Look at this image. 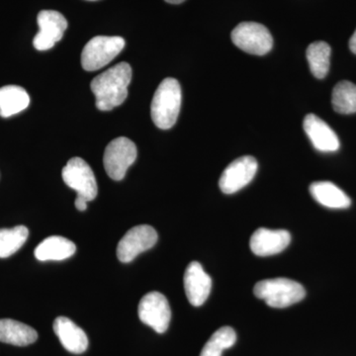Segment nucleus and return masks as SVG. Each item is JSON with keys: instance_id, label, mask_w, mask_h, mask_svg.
<instances>
[{"instance_id": "f257e3e1", "label": "nucleus", "mask_w": 356, "mask_h": 356, "mask_svg": "<svg viewBox=\"0 0 356 356\" xmlns=\"http://www.w3.org/2000/svg\"><path fill=\"white\" fill-rule=\"evenodd\" d=\"M132 81V67L122 62L105 70L91 81L96 107L102 111H111L120 106L128 96V86Z\"/></svg>"}, {"instance_id": "f03ea898", "label": "nucleus", "mask_w": 356, "mask_h": 356, "mask_svg": "<svg viewBox=\"0 0 356 356\" xmlns=\"http://www.w3.org/2000/svg\"><path fill=\"white\" fill-rule=\"evenodd\" d=\"M181 100V88L177 79H163L154 92L151 105L154 125L161 130L172 128L179 115Z\"/></svg>"}, {"instance_id": "7ed1b4c3", "label": "nucleus", "mask_w": 356, "mask_h": 356, "mask_svg": "<svg viewBox=\"0 0 356 356\" xmlns=\"http://www.w3.org/2000/svg\"><path fill=\"white\" fill-rule=\"evenodd\" d=\"M254 293L257 298L264 300L273 308H286L302 301L306 290L296 281L288 278H273L259 281L255 284Z\"/></svg>"}, {"instance_id": "20e7f679", "label": "nucleus", "mask_w": 356, "mask_h": 356, "mask_svg": "<svg viewBox=\"0 0 356 356\" xmlns=\"http://www.w3.org/2000/svg\"><path fill=\"white\" fill-rule=\"evenodd\" d=\"M125 48V40L118 36H96L84 46L81 65L95 72L109 64Z\"/></svg>"}, {"instance_id": "39448f33", "label": "nucleus", "mask_w": 356, "mask_h": 356, "mask_svg": "<svg viewBox=\"0 0 356 356\" xmlns=\"http://www.w3.org/2000/svg\"><path fill=\"white\" fill-rule=\"evenodd\" d=\"M137 159V147L128 138H117L110 142L103 156L105 172L111 179L120 181L125 177L128 168Z\"/></svg>"}, {"instance_id": "423d86ee", "label": "nucleus", "mask_w": 356, "mask_h": 356, "mask_svg": "<svg viewBox=\"0 0 356 356\" xmlns=\"http://www.w3.org/2000/svg\"><path fill=\"white\" fill-rule=\"evenodd\" d=\"M232 41L250 55L264 56L271 51L273 39L266 26L257 22H243L232 32Z\"/></svg>"}, {"instance_id": "0eeeda50", "label": "nucleus", "mask_w": 356, "mask_h": 356, "mask_svg": "<svg viewBox=\"0 0 356 356\" xmlns=\"http://www.w3.org/2000/svg\"><path fill=\"white\" fill-rule=\"evenodd\" d=\"M62 177L70 188L76 191L77 196L86 198L88 202L95 200L97 196V182L95 172L83 159H70L63 168Z\"/></svg>"}, {"instance_id": "6e6552de", "label": "nucleus", "mask_w": 356, "mask_h": 356, "mask_svg": "<svg viewBox=\"0 0 356 356\" xmlns=\"http://www.w3.org/2000/svg\"><path fill=\"white\" fill-rule=\"evenodd\" d=\"M138 314L140 320L158 334L166 332L172 318L168 299L165 295L156 291L147 293L140 299Z\"/></svg>"}, {"instance_id": "1a4fd4ad", "label": "nucleus", "mask_w": 356, "mask_h": 356, "mask_svg": "<svg viewBox=\"0 0 356 356\" xmlns=\"http://www.w3.org/2000/svg\"><path fill=\"white\" fill-rule=\"evenodd\" d=\"M158 242V233L149 225H140L129 229L117 247V257L123 264L133 261Z\"/></svg>"}, {"instance_id": "9d476101", "label": "nucleus", "mask_w": 356, "mask_h": 356, "mask_svg": "<svg viewBox=\"0 0 356 356\" xmlns=\"http://www.w3.org/2000/svg\"><path fill=\"white\" fill-rule=\"evenodd\" d=\"M257 161L254 156H245L235 159L227 166L219 180V186L225 194H234L247 186L257 172Z\"/></svg>"}, {"instance_id": "9b49d317", "label": "nucleus", "mask_w": 356, "mask_h": 356, "mask_svg": "<svg viewBox=\"0 0 356 356\" xmlns=\"http://www.w3.org/2000/svg\"><path fill=\"white\" fill-rule=\"evenodd\" d=\"M37 20L40 31L33 40V44L38 51L50 50L64 36L67 21L63 14L55 10H42Z\"/></svg>"}, {"instance_id": "f8f14e48", "label": "nucleus", "mask_w": 356, "mask_h": 356, "mask_svg": "<svg viewBox=\"0 0 356 356\" xmlns=\"http://www.w3.org/2000/svg\"><path fill=\"white\" fill-rule=\"evenodd\" d=\"M184 289L192 306H202L209 297L212 280L197 261H192L184 273Z\"/></svg>"}, {"instance_id": "ddd939ff", "label": "nucleus", "mask_w": 356, "mask_h": 356, "mask_svg": "<svg viewBox=\"0 0 356 356\" xmlns=\"http://www.w3.org/2000/svg\"><path fill=\"white\" fill-rule=\"evenodd\" d=\"M291 242V235L286 229L259 228L250 238V250L259 257H269L283 252Z\"/></svg>"}, {"instance_id": "4468645a", "label": "nucleus", "mask_w": 356, "mask_h": 356, "mask_svg": "<svg viewBox=\"0 0 356 356\" xmlns=\"http://www.w3.org/2000/svg\"><path fill=\"white\" fill-rule=\"evenodd\" d=\"M304 130L314 147L323 153H334L339 149V137L325 121L314 114L307 115L303 122Z\"/></svg>"}, {"instance_id": "2eb2a0df", "label": "nucleus", "mask_w": 356, "mask_h": 356, "mask_svg": "<svg viewBox=\"0 0 356 356\" xmlns=\"http://www.w3.org/2000/svg\"><path fill=\"white\" fill-rule=\"evenodd\" d=\"M54 332L65 350L81 355L88 348V339L83 329L67 317H58L54 322Z\"/></svg>"}, {"instance_id": "dca6fc26", "label": "nucleus", "mask_w": 356, "mask_h": 356, "mask_svg": "<svg viewBox=\"0 0 356 356\" xmlns=\"http://www.w3.org/2000/svg\"><path fill=\"white\" fill-rule=\"evenodd\" d=\"M76 250V245L72 241L64 236H51L35 248L34 254L40 261H58L72 257Z\"/></svg>"}, {"instance_id": "f3484780", "label": "nucleus", "mask_w": 356, "mask_h": 356, "mask_svg": "<svg viewBox=\"0 0 356 356\" xmlns=\"http://www.w3.org/2000/svg\"><path fill=\"white\" fill-rule=\"evenodd\" d=\"M38 339V332L30 325L11 318H0V341L16 346H27Z\"/></svg>"}, {"instance_id": "a211bd4d", "label": "nucleus", "mask_w": 356, "mask_h": 356, "mask_svg": "<svg viewBox=\"0 0 356 356\" xmlns=\"http://www.w3.org/2000/svg\"><path fill=\"white\" fill-rule=\"evenodd\" d=\"M310 193L318 203L331 209H346L351 204L350 198L332 182H313Z\"/></svg>"}, {"instance_id": "6ab92c4d", "label": "nucleus", "mask_w": 356, "mask_h": 356, "mask_svg": "<svg viewBox=\"0 0 356 356\" xmlns=\"http://www.w3.org/2000/svg\"><path fill=\"white\" fill-rule=\"evenodd\" d=\"M29 104V95L21 86H6L0 88V116L3 118L20 113Z\"/></svg>"}, {"instance_id": "aec40b11", "label": "nucleus", "mask_w": 356, "mask_h": 356, "mask_svg": "<svg viewBox=\"0 0 356 356\" xmlns=\"http://www.w3.org/2000/svg\"><path fill=\"white\" fill-rule=\"evenodd\" d=\"M332 49L325 42L318 41L311 44L306 51L307 60L312 74L317 79H325L331 65Z\"/></svg>"}, {"instance_id": "412c9836", "label": "nucleus", "mask_w": 356, "mask_h": 356, "mask_svg": "<svg viewBox=\"0 0 356 356\" xmlns=\"http://www.w3.org/2000/svg\"><path fill=\"white\" fill-rule=\"evenodd\" d=\"M332 104L339 114L356 113V86L350 81H341L332 90Z\"/></svg>"}, {"instance_id": "4be33fe9", "label": "nucleus", "mask_w": 356, "mask_h": 356, "mask_svg": "<svg viewBox=\"0 0 356 356\" xmlns=\"http://www.w3.org/2000/svg\"><path fill=\"white\" fill-rule=\"evenodd\" d=\"M29 236V229L25 226L13 229H0V259H6L23 247Z\"/></svg>"}, {"instance_id": "5701e85b", "label": "nucleus", "mask_w": 356, "mask_h": 356, "mask_svg": "<svg viewBox=\"0 0 356 356\" xmlns=\"http://www.w3.org/2000/svg\"><path fill=\"white\" fill-rule=\"evenodd\" d=\"M236 334L231 327H222L210 337L200 356H222V351L236 343Z\"/></svg>"}, {"instance_id": "b1692460", "label": "nucleus", "mask_w": 356, "mask_h": 356, "mask_svg": "<svg viewBox=\"0 0 356 356\" xmlns=\"http://www.w3.org/2000/svg\"><path fill=\"white\" fill-rule=\"evenodd\" d=\"M88 201L86 198L81 197V196H77L76 202H74L76 209L81 211V212L88 209Z\"/></svg>"}, {"instance_id": "393cba45", "label": "nucleus", "mask_w": 356, "mask_h": 356, "mask_svg": "<svg viewBox=\"0 0 356 356\" xmlns=\"http://www.w3.org/2000/svg\"><path fill=\"white\" fill-rule=\"evenodd\" d=\"M350 49L356 55V30L350 40Z\"/></svg>"}, {"instance_id": "a878e982", "label": "nucleus", "mask_w": 356, "mask_h": 356, "mask_svg": "<svg viewBox=\"0 0 356 356\" xmlns=\"http://www.w3.org/2000/svg\"><path fill=\"white\" fill-rule=\"evenodd\" d=\"M165 2L170 4H179L185 1V0H165Z\"/></svg>"}, {"instance_id": "bb28decb", "label": "nucleus", "mask_w": 356, "mask_h": 356, "mask_svg": "<svg viewBox=\"0 0 356 356\" xmlns=\"http://www.w3.org/2000/svg\"><path fill=\"white\" fill-rule=\"evenodd\" d=\"M89 1H95V0H89Z\"/></svg>"}]
</instances>
